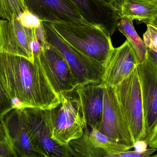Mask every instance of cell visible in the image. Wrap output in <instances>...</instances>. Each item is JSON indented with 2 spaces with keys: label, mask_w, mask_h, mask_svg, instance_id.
Instances as JSON below:
<instances>
[{
  "label": "cell",
  "mask_w": 157,
  "mask_h": 157,
  "mask_svg": "<svg viewBox=\"0 0 157 157\" xmlns=\"http://www.w3.org/2000/svg\"><path fill=\"white\" fill-rule=\"evenodd\" d=\"M35 29L25 27L14 16L10 21L2 19L0 52L25 57L33 61L34 55L39 52L41 48Z\"/></svg>",
  "instance_id": "8"
},
{
  "label": "cell",
  "mask_w": 157,
  "mask_h": 157,
  "mask_svg": "<svg viewBox=\"0 0 157 157\" xmlns=\"http://www.w3.org/2000/svg\"><path fill=\"white\" fill-rule=\"evenodd\" d=\"M1 20H2V19H1V18H0V30H1Z\"/></svg>",
  "instance_id": "29"
},
{
  "label": "cell",
  "mask_w": 157,
  "mask_h": 157,
  "mask_svg": "<svg viewBox=\"0 0 157 157\" xmlns=\"http://www.w3.org/2000/svg\"><path fill=\"white\" fill-rule=\"evenodd\" d=\"M51 24L67 43L106 66L114 47L110 35L104 29L88 23Z\"/></svg>",
  "instance_id": "2"
},
{
  "label": "cell",
  "mask_w": 157,
  "mask_h": 157,
  "mask_svg": "<svg viewBox=\"0 0 157 157\" xmlns=\"http://www.w3.org/2000/svg\"><path fill=\"white\" fill-rule=\"evenodd\" d=\"M38 57L48 81L58 96L74 91L78 84L66 61L54 47L46 41L41 45Z\"/></svg>",
  "instance_id": "10"
},
{
  "label": "cell",
  "mask_w": 157,
  "mask_h": 157,
  "mask_svg": "<svg viewBox=\"0 0 157 157\" xmlns=\"http://www.w3.org/2000/svg\"><path fill=\"white\" fill-rule=\"evenodd\" d=\"M17 18L22 25L29 29L36 28L42 22L37 16L30 13L27 9L20 13Z\"/></svg>",
  "instance_id": "22"
},
{
  "label": "cell",
  "mask_w": 157,
  "mask_h": 157,
  "mask_svg": "<svg viewBox=\"0 0 157 157\" xmlns=\"http://www.w3.org/2000/svg\"><path fill=\"white\" fill-rule=\"evenodd\" d=\"M0 157H17L9 142L0 141Z\"/></svg>",
  "instance_id": "25"
},
{
  "label": "cell",
  "mask_w": 157,
  "mask_h": 157,
  "mask_svg": "<svg viewBox=\"0 0 157 157\" xmlns=\"http://www.w3.org/2000/svg\"><path fill=\"white\" fill-rule=\"evenodd\" d=\"M33 144L45 157H73L69 145L60 144L52 138L49 109L21 107Z\"/></svg>",
  "instance_id": "7"
},
{
  "label": "cell",
  "mask_w": 157,
  "mask_h": 157,
  "mask_svg": "<svg viewBox=\"0 0 157 157\" xmlns=\"http://www.w3.org/2000/svg\"><path fill=\"white\" fill-rule=\"evenodd\" d=\"M0 141L1 142H8L10 143L6 133V130L4 125L0 119Z\"/></svg>",
  "instance_id": "26"
},
{
  "label": "cell",
  "mask_w": 157,
  "mask_h": 157,
  "mask_svg": "<svg viewBox=\"0 0 157 157\" xmlns=\"http://www.w3.org/2000/svg\"><path fill=\"white\" fill-rule=\"evenodd\" d=\"M148 157H157V155H151V156H149Z\"/></svg>",
  "instance_id": "28"
},
{
  "label": "cell",
  "mask_w": 157,
  "mask_h": 157,
  "mask_svg": "<svg viewBox=\"0 0 157 157\" xmlns=\"http://www.w3.org/2000/svg\"><path fill=\"white\" fill-rule=\"evenodd\" d=\"M138 64L135 52L127 40L121 46L112 50L105 67L102 84L115 86L128 77Z\"/></svg>",
  "instance_id": "13"
},
{
  "label": "cell",
  "mask_w": 157,
  "mask_h": 157,
  "mask_svg": "<svg viewBox=\"0 0 157 157\" xmlns=\"http://www.w3.org/2000/svg\"><path fill=\"white\" fill-rule=\"evenodd\" d=\"M114 89L135 145L143 142L145 136L144 120L141 85L136 68Z\"/></svg>",
  "instance_id": "6"
},
{
  "label": "cell",
  "mask_w": 157,
  "mask_h": 157,
  "mask_svg": "<svg viewBox=\"0 0 157 157\" xmlns=\"http://www.w3.org/2000/svg\"><path fill=\"white\" fill-rule=\"evenodd\" d=\"M88 137L94 146L101 148L107 155H116L130 150L128 147L116 143L96 129H91Z\"/></svg>",
  "instance_id": "19"
},
{
  "label": "cell",
  "mask_w": 157,
  "mask_h": 157,
  "mask_svg": "<svg viewBox=\"0 0 157 157\" xmlns=\"http://www.w3.org/2000/svg\"><path fill=\"white\" fill-rule=\"evenodd\" d=\"M102 2L108 4H113L114 3L116 2V0H101Z\"/></svg>",
  "instance_id": "27"
},
{
  "label": "cell",
  "mask_w": 157,
  "mask_h": 157,
  "mask_svg": "<svg viewBox=\"0 0 157 157\" xmlns=\"http://www.w3.org/2000/svg\"><path fill=\"white\" fill-rule=\"evenodd\" d=\"M39 52L32 61L0 52V86L14 107L50 109L61 101L41 67Z\"/></svg>",
  "instance_id": "1"
},
{
  "label": "cell",
  "mask_w": 157,
  "mask_h": 157,
  "mask_svg": "<svg viewBox=\"0 0 157 157\" xmlns=\"http://www.w3.org/2000/svg\"><path fill=\"white\" fill-rule=\"evenodd\" d=\"M104 86L100 82L78 86L75 90L78 97L88 125L98 130L103 109Z\"/></svg>",
  "instance_id": "15"
},
{
  "label": "cell",
  "mask_w": 157,
  "mask_h": 157,
  "mask_svg": "<svg viewBox=\"0 0 157 157\" xmlns=\"http://www.w3.org/2000/svg\"><path fill=\"white\" fill-rule=\"evenodd\" d=\"M23 0H0V18L10 21L26 10Z\"/></svg>",
  "instance_id": "20"
},
{
  "label": "cell",
  "mask_w": 157,
  "mask_h": 157,
  "mask_svg": "<svg viewBox=\"0 0 157 157\" xmlns=\"http://www.w3.org/2000/svg\"><path fill=\"white\" fill-rule=\"evenodd\" d=\"M156 149L149 148L143 151H128L116 155H107L100 157H148L155 152Z\"/></svg>",
  "instance_id": "23"
},
{
  "label": "cell",
  "mask_w": 157,
  "mask_h": 157,
  "mask_svg": "<svg viewBox=\"0 0 157 157\" xmlns=\"http://www.w3.org/2000/svg\"><path fill=\"white\" fill-rule=\"evenodd\" d=\"M98 131L130 149L135 146L122 112L114 86H104L103 113Z\"/></svg>",
  "instance_id": "9"
},
{
  "label": "cell",
  "mask_w": 157,
  "mask_h": 157,
  "mask_svg": "<svg viewBox=\"0 0 157 157\" xmlns=\"http://www.w3.org/2000/svg\"><path fill=\"white\" fill-rule=\"evenodd\" d=\"M1 119L17 157H45L33 144L22 108L14 107Z\"/></svg>",
  "instance_id": "11"
},
{
  "label": "cell",
  "mask_w": 157,
  "mask_h": 157,
  "mask_svg": "<svg viewBox=\"0 0 157 157\" xmlns=\"http://www.w3.org/2000/svg\"><path fill=\"white\" fill-rule=\"evenodd\" d=\"M147 29L143 34V41L148 49L157 52V26L147 25Z\"/></svg>",
  "instance_id": "21"
},
{
  "label": "cell",
  "mask_w": 157,
  "mask_h": 157,
  "mask_svg": "<svg viewBox=\"0 0 157 157\" xmlns=\"http://www.w3.org/2000/svg\"><path fill=\"white\" fill-rule=\"evenodd\" d=\"M113 5L119 20L127 17L157 26V0H116Z\"/></svg>",
  "instance_id": "16"
},
{
  "label": "cell",
  "mask_w": 157,
  "mask_h": 157,
  "mask_svg": "<svg viewBox=\"0 0 157 157\" xmlns=\"http://www.w3.org/2000/svg\"><path fill=\"white\" fill-rule=\"evenodd\" d=\"M157 52L148 49L143 62L136 67L141 85L144 120L143 142L157 148Z\"/></svg>",
  "instance_id": "4"
},
{
  "label": "cell",
  "mask_w": 157,
  "mask_h": 157,
  "mask_svg": "<svg viewBox=\"0 0 157 157\" xmlns=\"http://www.w3.org/2000/svg\"><path fill=\"white\" fill-rule=\"evenodd\" d=\"M89 130L87 127L81 137L68 144L73 157H100L107 155L101 148L94 146L88 139Z\"/></svg>",
  "instance_id": "18"
},
{
  "label": "cell",
  "mask_w": 157,
  "mask_h": 157,
  "mask_svg": "<svg viewBox=\"0 0 157 157\" xmlns=\"http://www.w3.org/2000/svg\"><path fill=\"white\" fill-rule=\"evenodd\" d=\"M41 23L45 40L64 58L78 86L101 81L105 71L102 64L69 45L54 30L51 23Z\"/></svg>",
  "instance_id": "5"
},
{
  "label": "cell",
  "mask_w": 157,
  "mask_h": 157,
  "mask_svg": "<svg viewBox=\"0 0 157 157\" xmlns=\"http://www.w3.org/2000/svg\"><path fill=\"white\" fill-rule=\"evenodd\" d=\"M119 31L123 34L133 48L138 64L144 61L147 57L148 48L144 43L143 40L139 36L135 29L133 20L127 17L120 19L117 26Z\"/></svg>",
  "instance_id": "17"
},
{
  "label": "cell",
  "mask_w": 157,
  "mask_h": 157,
  "mask_svg": "<svg viewBox=\"0 0 157 157\" xmlns=\"http://www.w3.org/2000/svg\"><path fill=\"white\" fill-rule=\"evenodd\" d=\"M73 92L60 95V103L49 109L52 138L60 144L78 139L88 127L81 102Z\"/></svg>",
  "instance_id": "3"
},
{
  "label": "cell",
  "mask_w": 157,
  "mask_h": 157,
  "mask_svg": "<svg viewBox=\"0 0 157 157\" xmlns=\"http://www.w3.org/2000/svg\"><path fill=\"white\" fill-rule=\"evenodd\" d=\"M88 23L99 27L111 36L117 29L118 19L113 4L101 0H71Z\"/></svg>",
  "instance_id": "14"
},
{
  "label": "cell",
  "mask_w": 157,
  "mask_h": 157,
  "mask_svg": "<svg viewBox=\"0 0 157 157\" xmlns=\"http://www.w3.org/2000/svg\"><path fill=\"white\" fill-rule=\"evenodd\" d=\"M26 9L41 21L56 23H88L71 0H23Z\"/></svg>",
  "instance_id": "12"
},
{
  "label": "cell",
  "mask_w": 157,
  "mask_h": 157,
  "mask_svg": "<svg viewBox=\"0 0 157 157\" xmlns=\"http://www.w3.org/2000/svg\"><path fill=\"white\" fill-rule=\"evenodd\" d=\"M14 107L13 102L0 86V119Z\"/></svg>",
  "instance_id": "24"
}]
</instances>
